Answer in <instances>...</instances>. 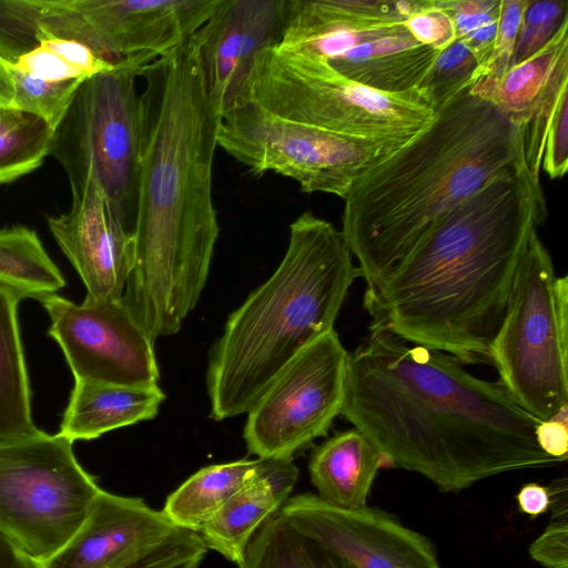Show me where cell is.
<instances>
[{
  "mask_svg": "<svg viewBox=\"0 0 568 568\" xmlns=\"http://www.w3.org/2000/svg\"><path fill=\"white\" fill-rule=\"evenodd\" d=\"M439 53L419 43L402 23L372 30L364 41L327 63L375 91L403 93L418 87Z\"/></svg>",
  "mask_w": 568,
  "mask_h": 568,
  "instance_id": "cell-18",
  "label": "cell"
},
{
  "mask_svg": "<svg viewBox=\"0 0 568 568\" xmlns=\"http://www.w3.org/2000/svg\"><path fill=\"white\" fill-rule=\"evenodd\" d=\"M280 510L297 530L358 568H442L429 539L378 508L342 509L302 494Z\"/></svg>",
  "mask_w": 568,
  "mask_h": 568,
  "instance_id": "cell-14",
  "label": "cell"
},
{
  "mask_svg": "<svg viewBox=\"0 0 568 568\" xmlns=\"http://www.w3.org/2000/svg\"><path fill=\"white\" fill-rule=\"evenodd\" d=\"M422 0H287L281 42L285 48L318 36L404 23Z\"/></svg>",
  "mask_w": 568,
  "mask_h": 568,
  "instance_id": "cell-22",
  "label": "cell"
},
{
  "mask_svg": "<svg viewBox=\"0 0 568 568\" xmlns=\"http://www.w3.org/2000/svg\"><path fill=\"white\" fill-rule=\"evenodd\" d=\"M38 45L59 55L89 78L122 65H114L103 60L88 45L74 40L49 38L40 41Z\"/></svg>",
  "mask_w": 568,
  "mask_h": 568,
  "instance_id": "cell-38",
  "label": "cell"
},
{
  "mask_svg": "<svg viewBox=\"0 0 568 568\" xmlns=\"http://www.w3.org/2000/svg\"><path fill=\"white\" fill-rule=\"evenodd\" d=\"M3 111H4V109L0 108V119H1V116L3 114Z\"/></svg>",
  "mask_w": 568,
  "mask_h": 568,
  "instance_id": "cell-44",
  "label": "cell"
},
{
  "mask_svg": "<svg viewBox=\"0 0 568 568\" xmlns=\"http://www.w3.org/2000/svg\"><path fill=\"white\" fill-rule=\"evenodd\" d=\"M479 64L473 52L459 40L440 51L423 78L418 89L435 112L469 89Z\"/></svg>",
  "mask_w": 568,
  "mask_h": 568,
  "instance_id": "cell-30",
  "label": "cell"
},
{
  "mask_svg": "<svg viewBox=\"0 0 568 568\" xmlns=\"http://www.w3.org/2000/svg\"><path fill=\"white\" fill-rule=\"evenodd\" d=\"M489 358L528 414L545 422L568 410V277L556 275L538 233L520 261Z\"/></svg>",
  "mask_w": 568,
  "mask_h": 568,
  "instance_id": "cell-7",
  "label": "cell"
},
{
  "mask_svg": "<svg viewBox=\"0 0 568 568\" xmlns=\"http://www.w3.org/2000/svg\"><path fill=\"white\" fill-rule=\"evenodd\" d=\"M141 75L134 262L120 301L154 343L179 332L209 276L220 233L212 166L222 116L191 38Z\"/></svg>",
  "mask_w": 568,
  "mask_h": 568,
  "instance_id": "cell-2",
  "label": "cell"
},
{
  "mask_svg": "<svg viewBox=\"0 0 568 568\" xmlns=\"http://www.w3.org/2000/svg\"><path fill=\"white\" fill-rule=\"evenodd\" d=\"M72 444L41 429L0 439V532L40 564L80 528L102 490Z\"/></svg>",
  "mask_w": 568,
  "mask_h": 568,
  "instance_id": "cell-9",
  "label": "cell"
},
{
  "mask_svg": "<svg viewBox=\"0 0 568 568\" xmlns=\"http://www.w3.org/2000/svg\"><path fill=\"white\" fill-rule=\"evenodd\" d=\"M409 33L422 44L443 51L456 41L450 16L435 0H422L420 9L405 22Z\"/></svg>",
  "mask_w": 568,
  "mask_h": 568,
  "instance_id": "cell-35",
  "label": "cell"
},
{
  "mask_svg": "<svg viewBox=\"0 0 568 568\" xmlns=\"http://www.w3.org/2000/svg\"><path fill=\"white\" fill-rule=\"evenodd\" d=\"M22 297L0 285V439L39 428L31 416V393L17 308Z\"/></svg>",
  "mask_w": 568,
  "mask_h": 568,
  "instance_id": "cell-25",
  "label": "cell"
},
{
  "mask_svg": "<svg viewBox=\"0 0 568 568\" xmlns=\"http://www.w3.org/2000/svg\"><path fill=\"white\" fill-rule=\"evenodd\" d=\"M8 69L14 85L16 110L42 119L53 131L62 122L78 89L87 80H40L16 69L9 61Z\"/></svg>",
  "mask_w": 568,
  "mask_h": 568,
  "instance_id": "cell-29",
  "label": "cell"
},
{
  "mask_svg": "<svg viewBox=\"0 0 568 568\" xmlns=\"http://www.w3.org/2000/svg\"><path fill=\"white\" fill-rule=\"evenodd\" d=\"M567 20V1L528 0L523 14L511 65L520 63L541 50Z\"/></svg>",
  "mask_w": 568,
  "mask_h": 568,
  "instance_id": "cell-32",
  "label": "cell"
},
{
  "mask_svg": "<svg viewBox=\"0 0 568 568\" xmlns=\"http://www.w3.org/2000/svg\"><path fill=\"white\" fill-rule=\"evenodd\" d=\"M341 415L371 440L383 466L417 473L444 493L561 464L537 444L540 420L498 381L386 331L369 329L349 353Z\"/></svg>",
  "mask_w": 568,
  "mask_h": 568,
  "instance_id": "cell-1",
  "label": "cell"
},
{
  "mask_svg": "<svg viewBox=\"0 0 568 568\" xmlns=\"http://www.w3.org/2000/svg\"><path fill=\"white\" fill-rule=\"evenodd\" d=\"M547 216L524 164L494 178L438 219L377 283L366 286L369 329L490 364L520 261Z\"/></svg>",
  "mask_w": 568,
  "mask_h": 568,
  "instance_id": "cell-3",
  "label": "cell"
},
{
  "mask_svg": "<svg viewBox=\"0 0 568 568\" xmlns=\"http://www.w3.org/2000/svg\"><path fill=\"white\" fill-rule=\"evenodd\" d=\"M217 146L253 174L274 172L297 182L303 192L342 199L361 175L397 149L284 119L248 99L222 114Z\"/></svg>",
  "mask_w": 568,
  "mask_h": 568,
  "instance_id": "cell-10",
  "label": "cell"
},
{
  "mask_svg": "<svg viewBox=\"0 0 568 568\" xmlns=\"http://www.w3.org/2000/svg\"><path fill=\"white\" fill-rule=\"evenodd\" d=\"M349 353L331 329L305 347L248 409L247 450L266 459H292L325 436L341 415Z\"/></svg>",
  "mask_w": 568,
  "mask_h": 568,
  "instance_id": "cell-12",
  "label": "cell"
},
{
  "mask_svg": "<svg viewBox=\"0 0 568 568\" xmlns=\"http://www.w3.org/2000/svg\"><path fill=\"white\" fill-rule=\"evenodd\" d=\"M0 568H42V565L0 532Z\"/></svg>",
  "mask_w": 568,
  "mask_h": 568,
  "instance_id": "cell-41",
  "label": "cell"
},
{
  "mask_svg": "<svg viewBox=\"0 0 568 568\" xmlns=\"http://www.w3.org/2000/svg\"><path fill=\"white\" fill-rule=\"evenodd\" d=\"M0 108H14V85L8 69V61L0 57Z\"/></svg>",
  "mask_w": 568,
  "mask_h": 568,
  "instance_id": "cell-43",
  "label": "cell"
},
{
  "mask_svg": "<svg viewBox=\"0 0 568 568\" xmlns=\"http://www.w3.org/2000/svg\"><path fill=\"white\" fill-rule=\"evenodd\" d=\"M164 393L155 387H129L75 381L59 435L90 440L116 428L156 416Z\"/></svg>",
  "mask_w": 568,
  "mask_h": 568,
  "instance_id": "cell-20",
  "label": "cell"
},
{
  "mask_svg": "<svg viewBox=\"0 0 568 568\" xmlns=\"http://www.w3.org/2000/svg\"><path fill=\"white\" fill-rule=\"evenodd\" d=\"M549 509L551 519L568 520V485L567 478L554 480L548 487Z\"/></svg>",
  "mask_w": 568,
  "mask_h": 568,
  "instance_id": "cell-42",
  "label": "cell"
},
{
  "mask_svg": "<svg viewBox=\"0 0 568 568\" xmlns=\"http://www.w3.org/2000/svg\"><path fill=\"white\" fill-rule=\"evenodd\" d=\"M206 551L199 532L176 528L126 568H199Z\"/></svg>",
  "mask_w": 568,
  "mask_h": 568,
  "instance_id": "cell-34",
  "label": "cell"
},
{
  "mask_svg": "<svg viewBox=\"0 0 568 568\" xmlns=\"http://www.w3.org/2000/svg\"><path fill=\"white\" fill-rule=\"evenodd\" d=\"M222 0H32L36 40L88 45L114 64L148 65L191 38Z\"/></svg>",
  "mask_w": 568,
  "mask_h": 568,
  "instance_id": "cell-11",
  "label": "cell"
},
{
  "mask_svg": "<svg viewBox=\"0 0 568 568\" xmlns=\"http://www.w3.org/2000/svg\"><path fill=\"white\" fill-rule=\"evenodd\" d=\"M268 462L266 458L241 459L203 467L168 497L162 513L176 528L200 532Z\"/></svg>",
  "mask_w": 568,
  "mask_h": 568,
  "instance_id": "cell-24",
  "label": "cell"
},
{
  "mask_svg": "<svg viewBox=\"0 0 568 568\" xmlns=\"http://www.w3.org/2000/svg\"><path fill=\"white\" fill-rule=\"evenodd\" d=\"M519 510L530 519L545 514L549 509V493L546 486L537 483L524 485L516 496Z\"/></svg>",
  "mask_w": 568,
  "mask_h": 568,
  "instance_id": "cell-40",
  "label": "cell"
},
{
  "mask_svg": "<svg viewBox=\"0 0 568 568\" xmlns=\"http://www.w3.org/2000/svg\"><path fill=\"white\" fill-rule=\"evenodd\" d=\"M71 191V209L50 216L49 229L82 278L87 301L121 300L134 262L133 232L91 178Z\"/></svg>",
  "mask_w": 568,
  "mask_h": 568,
  "instance_id": "cell-16",
  "label": "cell"
},
{
  "mask_svg": "<svg viewBox=\"0 0 568 568\" xmlns=\"http://www.w3.org/2000/svg\"><path fill=\"white\" fill-rule=\"evenodd\" d=\"M11 63L16 69L45 81H67L89 78L82 71L41 45H36L21 53Z\"/></svg>",
  "mask_w": 568,
  "mask_h": 568,
  "instance_id": "cell-36",
  "label": "cell"
},
{
  "mask_svg": "<svg viewBox=\"0 0 568 568\" xmlns=\"http://www.w3.org/2000/svg\"><path fill=\"white\" fill-rule=\"evenodd\" d=\"M383 459L357 428L335 434L314 448L308 470L317 497L342 509H359L366 500Z\"/></svg>",
  "mask_w": 568,
  "mask_h": 568,
  "instance_id": "cell-21",
  "label": "cell"
},
{
  "mask_svg": "<svg viewBox=\"0 0 568 568\" xmlns=\"http://www.w3.org/2000/svg\"><path fill=\"white\" fill-rule=\"evenodd\" d=\"M536 440L540 449L561 463L568 457V410L536 427Z\"/></svg>",
  "mask_w": 568,
  "mask_h": 568,
  "instance_id": "cell-39",
  "label": "cell"
},
{
  "mask_svg": "<svg viewBox=\"0 0 568 568\" xmlns=\"http://www.w3.org/2000/svg\"><path fill=\"white\" fill-rule=\"evenodd\" d=\"M239 568H358L332 548L304 535L278 509L254 532Z\"/></svg>",
  "mask_w": 568,
  "mask_h": 568,
  "instance_id": "cell-26",
  "label": "cell"
},
{
  "mask_svg": "<svg viewBox=\"0 0 568 568\" xmlns=\"http://www.w3.org/2000/svg\"><path fill=\"white\" fill-rule=\"evenodd\" d=\"M54 131L40 118L4 109L0 119V184L37 170L50 155Z\"/></svg>",
  "mask_w": 568,
  "mask_h": 568,
  "instance_id": "cell-28",
  "label": "cell"
},
{
  "mask_svg": "<svg viewBox=\"0 0 568 568\" xmlns=\"http://www.w3.org/2000/svg\"><path fill=\"white\" fill-rule=\"evenodd\" d=\"M455 27L456 40L476 57L479 67L488 59L498 26L500 0H435ZM478 67V68H479Z\"/></svg>",
  "mask_w": 568,
  "mask_h": 568,
  "instance_id": "cell-31",
  "label": "cell"
},
{
  "mask_svg": "<svg viewBox=\"0 0 568 568\" xmlns=\"http://www.w3.org/2000/svg\"><path fill=\"white\" fill-rule=\"evenodd\" d=\"M176 527L143 499L101 490L87 518L42 568H126Z\"/></svg>",
  "mask_w": 568,
  "mask_h": 568,
  "instance_id": "cell-17",
  "label": "cell"
},
{
  "mask_svg": "<svg viewBox=\"0 0 568 568\" xmlns=\"http://www.w3.org/2000/svg\"><path fill=\"white\" fill-rule=\"evenodd\" d=\"M287 0H222L191 37L206 91L222 114L244 95L256 57L278 45Z\"/></svg>",
  "mask_w": 568,
  "mask_h": 568,
  "instance_id": "cell-15",
  "label": "cell"
},
{
  "mask_svg": "<svg viewBox=\"0 0 568 568\" xmlns=\"http://www.w3.org/2000/svg\"><path fill=\"white\" fill-rule=\"evenodd\" d=\"M567 77L568 20L541 50L511 65L497 82L469 89V92L494 105L519 129L554 87Z\"/></svg>",
  "mask_w": 568,
  "mask_h": 568,
  "instance_id": "cell-23",
  "label": "cell"
},
{
  "mask_svg": "<svg viewBox=\"0 0 568 568\" xmlns=\"http://www.w3.org/2000/svg\"><path fill=\"white\" fill-rule=\"evenodd\" d=\"M39 301L51 320L49 335L63 351L75 381L158 386L154 343L120 300H84L79 305L53 294Z\"/></svg>",
  "mask_w": 568,
  "mask_h": 568,
  "instance_id": "cell-13",
  "label": "cell"
},
{
  "mask_svg": "<svg viewBox=\"0 0 568 568\" xmlns=\"http://www.w3.org/2000/svg\"><path fill=\"white\" fill-rule=\"evenodd\" d=\"M0 285L23 297L55 294L65 280L37 232L22 225L0 230Z\"/></svg>",
  "mask_w": 568,
  "mask_h": 568,
  "instance_id": "cell-27",
  "label": "cell"
},
{
  "mask_svg": "<svg viewBox=\"0 0 568 568\" xmlns=\"http://www.w3.org/2000/svg\"><path fill=\"white\" fill-rule=\"evenodd\" d=\"M356 277L342 231L311 211L297 216L280 265L229 316L210 349V417L247 413L305 347L334 328Z\"/></svg>",
  "mask_w": 568,
  "mask_h": 568,
  "instance_id": "cell-5",
  "label": "cell"
},
{
  "mask_svg": "<svg viewBox=\"0 0 568 568\" xmlns=\"http://www.w3.org/2000/svg\"><path fill=\"white\" fill-rule=\"evenodd\" d=\"M527 4L528 0H500L498 26L490 54L477 69L469 89L497 82L510 68Z\"/></svg>",
  "mask_w": 568,
  "mask_h": 568,
  "instance_id": "cell-33",
  "label": "cell"
},
{
  "mask_svg": "<svg viewBox=\"0 0 568 568\" xmlns=\"http://www.w3.org/2000/svg\"><path fill=\"white\" fill-rule=\"evenodd\" d=\"M523 163L519 130L465 90L345 195L342 233L366 286L381 281L443 215Z\"/></svg>",
  "mask_w": 568,
  "mask_h": 568,
  "instance_id": "cell-4",
  "label": "cell"
},
{
  "mask_svg": "<svg viewBox=\"0 0 568 568\" xmlns=\"http://www.w3.org/2000/svg\"><path fill=\"white\" fill-rule=\"evenodd\" d=\"M242 99L284 119L394 148L418 134L435 116L418 89L378 92L321 58L277 47L256 57Z\"/></svg>",
  "mask_w": 568,
  "mask_h": 568,
  "instance_id": "cell-6",
  "label": "cell"
},
{
  "mask_svg": "<svg viewBox=\"0 0 568 568\" xmlns=\"http://www.w3.org/2000/svg\"><path fill=\"white\" fill-rule=\"evenodd\" d=\"M146 65L122 64L87 79L54 131L50 155L70 186L91 178L114 213L133 232L143 135L135 79Z\"/></svg>",
  "mask_w": 568,
  "mask_h": 568,
  "instance_id": "cell-8",
  "label": "cell"
},
{
  "mask_svg": "<svg viewBox=\"0 0 568 568\" xmlns=\"http://www.w3.org/2000/svg\"><path fill=\"white\" fill-rule=\"evenodd\" d=\"M297 478L292 459H270L200 530L206 548L237 565L254 532L287 500Z\"/></svg>",
  "mask_w": 568,
  "mask_h": 568,
  "instance_id": "cell-19",
  "label": "cell"
},
{
  "mask_svg": "<svg viewBox=\"0 0 568 568\" xmlns=\"http://www.w3.org/2000/svg\"><path fill=\"white\" fill-rule=\"evenodd\" d=\"M0 57H2V55H1V45H0Z\"/></svg>",
  "mask_w": 568,
  "mask_h": 568,
  "instance_id": "cell-45",
  "label": "cell"
},
{
  "mask_svg": "<svg viewBox=\"0 0 568 568\" xmlns=\"http://www.w3.org/2000/svg\"><path fill=\"white\" fill-rule=\"evenodd\" d=\"M529 555L546 568H568V520L551 519L529 546Z\"/></svg>",
  "mask_w": 568,
  "mask_h": 568,
  "instance_id": "cell-37",
  "label": "cell"
}]
</instances>
